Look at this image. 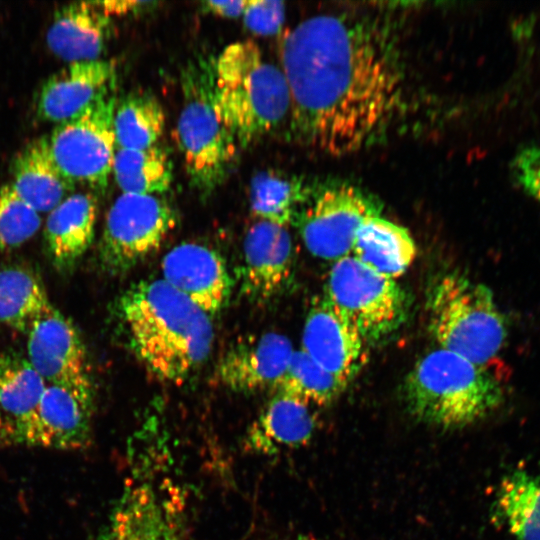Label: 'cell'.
<instances>
[{
    "mask_svg": "<svg viewBox=\"0 0 540 540\" xmlns=\"http://www.w3.org/2000/svg\"><path fill=\"white\" fill-rule=\"evenodd\" d=\"M281 69L291 97L290 129L330 155L374 143L403 102L404 71L393 34L368 16L319 14L283 38Z\"/></svg>",
    "mask_w": 540,
    "mask_h": 540,
    "instance_id": "cell-1",
    "label": "cell"
},
{
    "mask_svg": "<svg viewBox=\"0 0 540 540\" xmlns=\"http://www.w3.org/2000/svg\"><path fill=\"white\" fill-rule=\"evenodd\" d=\"M115 312L129 348L161 382L183 383L210 354V316L161 278L129 287Z\"/></svg>",
    "mask_w": 540,
    "mask_h": 540,
    "instance_id": "cell-2",
    "label": "cell"
},
{
    "mask_svg": "<svg viewBox=\"0 0 540 540\" xmlns=\"http://www.w3.org/2000/svg\"><path fill=\"white\" fill-rule=\"evenodd\" d=\"M213 71L217 106L237 145L247 147L290 116L285 75L256 43L229 44L214 59Z\"/></svg>",
    "mask_w": 540,
    "mask_h": 540,
    "instance_id": "cell-3",
    "label": "cell"
},
{
    "mask_svg": "<svg viewBox=\"0 0 540 540\" xmlns=\"http://www.w3.org/2000/svg\"><path fill=\"white\" fill-rule=\"evenodd\" d=\"M402 396L417 420L443 429L473 424L503 402L501 384L485 366L438 348L408 372Z\"/></svg>",
    "mask_w": 540,
    "mask_h": 540,
    "instance_id": "cell-4",
    "label": "cell"
},
{
    "mask_svg": "<svg viewBox=\"0 0 540 540\" xmlns=\"http://www.w3.org/2000/svg\"><path fill=\"white\" fill-rule=\"evenodd\" d=\"M214 59L199 56L181 71L182 107L176 139L191 186L210 196L228 176L237 143L224 123L214 92Z\"/></svg>",
    "mask_w": 540,
    "mask_h": 540,
    "instance_id": "cell-5",
    "label": "cell"
},
{
    "mask_svg": "<svg viewBox=\"0 0 540 540\" xmlns=\"http://www.w3.org/2000/svg\"><path fill=\"white\" fill-rule=\"evenodd\" d=\"M426 308L439 348L481 366L502 349L505 320L485 285L458 272L441 275L428 290Z\"/></svg>",
    "mask_w": 540,
    "mask_h": 540,
    "instance_id": "cell-6",
    "label": "cell"
},
{
    "mask_svg": "<svg viewBox=\"0 0 540 540\" xmlns=\"http://www.w3.org/2000/svg\"><path fill=\"white\" fill-rule=\"evenodd\" d=\"M324 297L359 331L367 344L384 339L406 320L405 290L349 255L334 262Z\"/></svg>",
    "mask_w": 540,
    "mask_h": 540,
    "instance_id": "cell-7",
    "label": "cell"
},
{
    "mask_svg": "<svg viewBox=\"0 0 540 540\" xmlns=\"http://www.w3.org/2000/svg\"><path fill=\"white\" fill-rule=\"evenodd\" d=\"M116 89L93 102L78 116L57 124L48 136L50 152L63 176L74 186L105 191L112 172L116 139Z\"/></svg>",
    "mask_w": 540,
    "mask_h": 540,
    "instance_id": "cell-8",
    "label": "cell"
},
{
    "mask_svg": "<svg viewBox=\"0 0 540 540\" xmlns=\"http://www.w3.org/2000/svg\"><path fill=\"white\" fill-rule=\"evenodd\" d=\"M184 504L171 479L134 472L96 540H186Z\"/></svg>",
    "mask_w": 540,
    "mask_h": 540,
    "instance_id": "cell-9",
    "label": "cell"
},
{
    "mask_svg": "<svg viewBox=\"0 0 540 540\" xmlns=\"http://www.w3.org/2000/svg\"><path fill=\"white\" fill-rule=\"evenodd\" d=\"M176 221L175 210L160 195L122 193L106 215L101 267L113 275L129 271L159 249Z\"/></svg>",
    "mask_w": 540,
    "mask_h": 540,
    "instance_id": "cell-10",
    "label": "cell"
},
{
    "mask_svg": "<svg viewBox=\"0 0 540 540\" xmlns=\"http://www.w3.org/2000/svg\"><path fill=\"white\" fill-rule=\"evenodd\" d=\"M382 203L358 186L345 182L313 184L296 221L308 251L337 261L351 255L355 235L368 218L380 216Z\"/></svg>",
    "mask_w": 540,
    "mask_h": 540,
    "instance_id": "cell-11",
    "label": "cell"
},
{
    "mask_svg": "<svg viewBox=\"0 0 540 540\" xmlns=\"http://www.w3.org/2000/svg\"><path fill=\"white\" fill-rule=\"evenodd\" d=\"M95 391L91 377L47 383L27 446L80 450L92 441Z\"/></svg>",
    "mask_w": 540,
    "mask_h": 540,
    "instance_id": "cell-12",
    "label": "cell"
},
{
    "mask_svg": "<svg viewBox=\"0 0 540 540\" xmlns=\"http://www.w3.org/2000/svg\"><path fill=\"white\" fill-rule=\"evenodd\" d=\"M367 343L325 297L306 317L302 350L322 368L349 384L367 361Z\"/></svg>",
    "mask_w": 540,
    "mask_h": 540,
    "instance_id": "cell-13",
    "label": "cell"
},
{
    "mask_svg": "<svg viewBox=\"0 0 540 540\" xmlns=\"http://www.w3.org/2000/svg\"><path fill=\"white\" fill-rule=\"evenodd\" d=\"M162 278L209 316L228 303L232 279L225 260L203 244L185 242L168 251L161 262Z\"/></svg>",
    "mask_w": 540,
    "mask_h": 540,
    "instance_id": "cell-14",
    "label": "cell"
},
{
    "mask_svg": "<svg viewBox=\"0 0 540 540\" xmlns=\"http://www.w3.org/2000/svg\"><path fill=\"white\" fill-rule=\"evenodd\" d=\"M116 82L117 66L112 59L68 63L42 84L36 113L46 122H66L116 89Z\"/></svg>",
    "mask_w": 540,
    "mask_h": 540,
    "instance_id": "cell-15",
    "label": "cell"
},
{
    "mask_svg": "<svg viewBox=\"0 0 540 540\" xmlns=\"http://www.w3.org/2000/svg\"><path fill=\"white\" fill-rule=\"evenodd\" d=\"M293 274V245L287 227L259 220L243 243L241 292L249 300L264 302L280 294Z\"/></svg>",
    "mask_w": 540,
    "mask_h": 540,
    "instance_id": "cell-16",
    "label": "cell"
},
{
    "mask_svg": "<svg viewBox=\"0 0 540 540\" xmlns=\"http://www.w3.org/2000/svg\"><path fill=\"white\" fill-rule=\"evenodd\" d=\"M294 353L291 341L280 333L250 336L230 346L216 367L218 381L236 392L274 387Z\"/></svg>",
    "mask_w": 540,
    "mask_h": 540,
    "instance_id": "cell-17",
    "label": "cell"
},
{
    "mask_svg": "<svg viewBox=\"0 0 540 540\" xmlns=\"http://www.w3.org/2000/svg\"><path fill=\"white\" fill-rule=\"evenodd\" d=\"M27 334V359L46 383L90 377L79 331L55 307L37 320Z\"/></svg>",
    "mask_w": 540,
    "mask_h": 540,
    "instance_id": "cell-18",
    "label": "cell"
},
{
    "mask_svg": "<svg viewBox=\"0 0 540 540\" xmlns=\"http://www.w3.org/2000/svg\"><path fill=\"white\" fill-rule=\"evenodd\" d=\"M112 21L97 1L73 2L56 10L46 33L49 50L68 63L101 59Z\"/></svg>",
    "mask_w": 540,
    "mask_h": 540,
    "instance_id": "cell-19",
    "label": "cell"
},
{
    "mask_svg": "<svg viewBox=\"0 0 540 540\" xmlns=\"http://www.w3.org/2000/svg\"><path fill=\"white\" fill-rule=\"evenodd\" d=\"M97 210L94 194L73 193L48 213L44 239L49 258L58 271H70L90 247Z\"/></svg>",
    "mask_w": 540,
    "mask_h": 540,
    "instance_id": "cell-20",
    "label": "cell"
},
{
    "mask_svg": "<svg viewBox=\"0 0 540 540\" xmlns=\"http://www.w3.org/2000/svg\"><path fill=\"white\" fill-rule=\"evenodd\" d=\"M46 385L27 358L16 352L0 354V413L12 444L27 446Z\"/></svg>",
    "mask_w": 540,
    "mask_h": 540,
    "instance_id": "cell-21",
    "label": "cell"
},
{
    "mask_svg": "<svg viewBox=\"0 0 540 540\" xmlns=\"http://www.w3.org/2000/svg\"><path fill=\"white\" fill-rule=\"evenodd\" d=\"M11 172L14 190L40 214L52 211L75 187L55 164L47 136L25 145L13 160Z\"/></svg>",
    "mask_w": 540,
    "mask_h": 540,
    "instance_id": "cell-22",
    "label": "cell"
},
{
    "mask_svg": "<svg viewBox=\"0 0 540 540\" xmlns=\"http://www.w3.org/2000/svg\"><path fill=\"white\" fill-rule=\"evenodd\" d=\"M315 427L309 405L278 393L248 429L245 448L254 453L273 454L280 447L306 444Z\"/></svg>",
    "mask_w": 540,
    "mask_h": 540,
    "instance_id": "cell-23",
    "label": "cell"
},
{
    "mask_svg": "<svg viewBox=\"0 0 540 540\" xmlns=\"http://www.w3.org/2000/svg\"><path fill=\"white\" fill-rule=\"evenodd\" d=\"M351 256L371 270L395 279L416 256L408 230L380 216L366 219L356 232Z\"/></svg>",
    "mask_w": 540,
    "mask_h": 540,
    "instance_id": "cell-24",
    "label": "cell"
},
{
    "mask_svg": "<svg viewBox=\"0 0 540 540\" xmlns=\"http://www.w3.org/2000/svg\"><path fill=\"white\" fill-rule=\"evenodd\" d=\"M313 184L276 170L257 172L250 181L249 203L259 220L287 227L296 221Z\"/></svg>",
    "mask_w": 540,
    "mask_h": 540,
    "instance_id": "cell-25",
    "label": "cell"
},
{
    "mask_svg": "<svg viewBox=\"0 0 540 540\" xmlns=\"http://www.w3.org/2000/svg\"><path fill=\"white\" fill-rule=\"evenodd\" d=\"M496 510L515 540H540V477L515 470L500 482Z\"/></svg>",
    "mask_w": 540,
    "mask_h": 540,
    "instance_id": "cell-26",
    "label": "cell"
},
{
    "mask_svg": "<svg viewBox=\"0 0 540 540\" xmlns=\"http://www.w3.org/2000/svg\"><path fill=\"white\" fill-rule=\"evenodd\" d=\"M51 305L39 278L23 268L0 271V323L28 333Z\"/></svg>",
    "mask_w": 540,
    "mask_h": 540,
    "instance_id": "cell-27",
    "label": "cell"
},
{
    "mask_svg": "<svg viewBox=\"0 0 540 540\" xmlns=\"http://www.w3.org/2000/svg\"><path fill=\"white\" fill-rule=\"evenodd\" d=\"M112 172L122 193L160 195L172 184V162L164 149L154 145L145 149L117 148Z\"/></svg>",
    "mask_w": 540,
    "mask_h": 540,
    "instance_id": "cell-28",
    "label": "cell"
},
{
    "mask_svg": "<svg viewBox=\"0 0 540 540\" xmlns=\"http://www.w3.org/2000/svg\"><path fill=\"white\" fill-rule=\"evenodd\" d=\"M165 128L164 110L149 92L134 91L117 99L114 133L117 148L145 149L156 145Z\"/></svg>",
    "mask_w": 540,
    "mask_h": 540,
    "instance_id": "cell-29",
    "label": "cell"
},
{
    "mask_svg": "<svg viewBox=\"0 0 540 540\" xmlns=\"http://www.w3.org/2000/svg\"><path fill=\"white\" fill-rule=\"evenodd\" d=\"M348 384L331 374L303 350L294 351L290 363L276 386L278 393L307 405H327L336 400Z\"/></svg>",
    "mask_w": 540,
    "mask_h": 540,
    "instance_id": "cell-30",
    "label": "cell"
},
{
    "mask_svg": "<svg viewBox=\"0 0 540 540\" xmlns=\"http://www.w3.org/2000/svg\"><path fill=\"white\" fill-rule=\"evenodd\" d=\"M41 224L40 213L23 200L10 183L0 187V252L26 243Z\"/></svg>",
    "mask_w": 540,
    "mask_h": 540,
    "instance_id": "cell-31",
    "label": "cell"
},
{
    "mask_svg": "<svg viewBox=\"0 0 540 540\" xmlns=\"http://www.w3.org/2000/svg\"><path fill=\"white\" fill-rule=\"evenodd\" d=\"M243 22L252 33L260 36L277 34L285 18V5L282 1L247 0L243 12Z\"/></svg>",
    "mask_w": 540,
    "mask_h": 540,
    "instance_id": "cell-32",
    "label": "cell"
},
{
    "mask_svg": "<svg viewBox=\"0 0 540 540\" xmlns=\"http://www.w3.org/2000/svg\"><path fill=\"white\" fill-rule=\"evenodd\" d=\"M511 175L524 192L540 201V145L525 146L515 154Z\"/></svg>",
    "mask_w": 540,
    "mask_h": 540,
    "instance_id": "cell-33",
    "label": "cell"
},
{
    "mask_svg": "<svg viewBox=\"0 0 540 540\" xmlns=\"http://www.w3.org/2000/svg\"><path fill=\"white\" fill-rule=\"evenodd\" d=\"M99 7L109 16L134 15L150 10L156 2L133 1V0H111L97 1Z\"/></svg>",
    "mask_w": 540,
    "mask_h": 540,
    "instance_id": "cell-34",
    "label": "cell"
},
{
    "mask_svg": "<svg viewBox=\"0 0 540 540\" xmlns=\"http://www.w3.org/2000/svg\"><path fill=\"white\" fill-rule=\"evenodd\" d=\"M247 0L204 1L202 8L223 18H237L243 15Z\"/></svg>",
    "mask_w": 540,
    "mask_h": 540,
    "instance_id": "cell-35",
    "label": "cell"
},
{
    "mask_svg": "<svg viewBox=\"0 0 540 540\" xmlns=\"http://www.w3.org/2000/svg\"><path fill=\"white\" fill-rule=\"evenodd\" d=\"M7 445H12V440H11L9 430L0 413V448L5 447Z\"/></svg>",
    "mask_w": 540,
    "mask_h": 540,
    "instance_id": "cell-36",
    "label": "cell"
},
{
    "mask_svg": "<svg viewBox=\"0 0 540 540\" xmlns=\"http://www.w3.org/2000/svg\"><path fill=\"white\" fill-rule=\"evenodd\" d=\"M292 540H320V539L309 537V536H298Z\"/></svg>",
    "mask_w": 540,
    "mask_h": 540,
    "instance_id": "cell-37",
    "label": "cell"
}]
</instances>
